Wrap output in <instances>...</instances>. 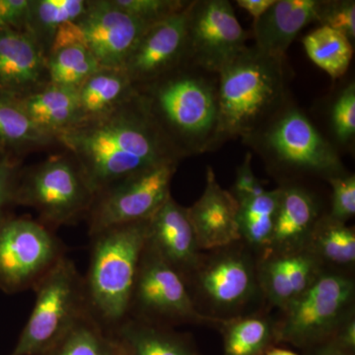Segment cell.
Returning <instances> with one entry per match:
<instances>
[{
	"label": "cell",
	"instance_id": "cell-1",
	"mask_svg": "<svg viewBox=\"0 0 355 355\" xmlns=\"http://www.w3.org/2000/svg\"><path fill=\"white\" fill-rule=\"evenodd\" d=\"M97 195L162 163L183 159L148 114L137 91L114 111L76 123L55 137Z\"/></svg>",
	"mask_w": 355,
	"mask_h": 355
},
{
	"label": "cell",
	"instance_id": "cell-2",
	"mask_svg": "<svg viewBox=\"0 0 355 355\" xmlns=\"http://www.w3.org/2000/svg\"><path fill=\"white\" fill-rule=\"evenodd\" d=\"M135 88L154 123L182 157L214 151L218 74L184 62Z\"/></svg>",
	"mask_w": 355,
	"mask_h": 355
},
{
	"label": "cell",
	"instance_id": "cell-3",
	"mask_svg": "<svg viewBox=\"0 0 355 355\" xmlns=\"http://www.w3.org/2000/svg\"><path fill=\"white\" fill-rule=\"evenodd\" d=\"M289 101L286 58L247 46L218 72V128L214 150L249 137Z\"/></svg>",
	"mask_w": 355,
	"mask_h": 355
},
{
	"label": "cell",
	"instance_id": "cell-4",
	"mask_svg": "<svg viewBox=\"0 0 355 355\" xmlns=\"http://www.w3.org/2000/svg\"><path fill=\"white\" fill-rule=\"evenodd\" d=\"M148 220L104 229L90 236L83 277L89 311L112 335L130 319L133 289L147 241Z\"/></svg>",
	"mask_w": 355,
	"mask_h": 355
},
{
	"label": "cell",
	"instance_id": "cell-5",
	"mask_svg": "<svg viewBox=\"0 0 355 355\" xmlns=\"http://www.w3.org/2000/svg\"><path fill=\"white\" fill-rule=\"evenodd\" d=\"M243 142L259 154L272 171L327 180L345 173L336 146L291 100Z\"/></svg>",
	"mask_w": 355,
	"mask_h": 355
},
{
	"label": "cell",
	"instance_id": "cell-6",
	"mask_svg": "<svg viewBox=\"0 0 355 355\" xmlns=\"http://www.w3.org/2000/svg\"><path fill=\"white\" fill-rule=\"evenodd\" d=\"M33 291L34 307L9 355H46L89 312L83 277L67 256Z\"/></svg>",
	"mask_w": 355,
	"mask_h": 355
},
{
	"label": "cell",
	"instance_id": "cell-7",
	"mask_svg": "<svg viewBox=\"0 0 355 355\" xmlns=\"http://www.w3.org/2000/svg\"><path fill=\"white\" fill-rule=\"evenodd\" d=\"M94 198L80 168L69 154L51 156L21 170L14 205L32 207L38 220L55 231L87 217Z\"/></svg>",
	"mask_w": 355,
	"mask_h": 355
},
{
	"label": "cell",
	"instance_id": "cell-8",
	"mask_svg": "<svg viewBox=\"0 0 355 355\" xmlns=\"http://www.w3.org/2000/svg\"><path fill=\"white\" fill-rule=\"evenodd\" d=\"M65 252L55 231L38 219L9 216L0 223V291L34 289Z\"/></svg>",
	"mask_w": 355,
	"mask_h": 355
},
{
	"label": "cell",
	"instance_id": "cell-9",
	"mask_svg": "<svg viewBox=\"0 0 355 355\" xmlns=\"http://www.w3.org/2000/svg\"><path fill=\"white\" fill-rule=\"evenodd\" d=\"M354 297V284L338 273H322L286 310V317L275 328V340L298 347L322 342L335 335L349 318Z\"/></svg>",
	"mask_w": 355,
	"mask_h": 355
},
{
	"label": "cell",
	"instance_id": "cell-10",
	"mask_svg": "<svg viewBox=\"0 0 355 355\" xmlns=\"http://www.w3.org/2000/svg\"><path fill=\"white\" fill-rule=\"evenodd\" d=\"M178 165L172 161L154 166L98 193L86 217L89 236L113 226L149 220L171 197Z\"/></svg>",
	"mask_w": 355,
	"mask_h": 355
},
{
	"label": "cell",
	"instance_id": "cell-11",
	"mask_svg": "<svg viewBox=\"0 0 355 355\" xmlns=\"http://www.w3.org/2000/svg\"><path fill=\"white\" fill-rule=\"evenodd\" d=\"M248 33L228 0H193L187 15L186 62L218 74L247 48Z\"/></svg>",
	"mask_w": 355,
	"mask_h": 355
},
{
	"label": "cell",
	"instance_id": "cell-12",
	"mask_svg": "<svg viewBox=\"0 0 355 355\" xmlns=\"http://www.w3.org/2000/svg\"><path fill=\"white\" fill-rule=\"evenodd\" d=\"M130 318L151 324L154 320L221 324L224 322L200 315L191 300L183 277L147 245L135 280Z\"/></svg>",
	"mask_w": 355,
	"mask_h": 355
},
{
	"label": "cell",
	"instance_id": "cell-13",
	"mask_svg": "<svg viewBox=\"0 0 355 355\" xmlns=\"http://www.w3.org/2000/svg\"><path fill=\"white\" fill-rule=\"evenodd\" d=\"M84 44L105 69H123L140 36L150 26L123 12L111 0H89L77 20Z\"/></svg>",
	"mask_w": 355,
	"mask_h": 355
},
{
	"label": "cell",
	"instance_id": "cell-14",
	"mask_svg": "<svg viewBox=\"0 0 355 355\" xmlns=\"http://www.w3.org/2000/svg\"><path fill=\"white\" fill-rule=\"evenodd\" d=\"M189 6L182 12L148 26L140 36L123 65L133 85L153 81L186 62Z\"/></svg>",
	"mask_w": 355,
	"mask_h": 355
},
{
	"label": "cell",
	"instance_id": "cell-15",
	"mask_svg": "<svg viewBox=\"0 0 355 355\" xmlns=\"http://www.w3.org/2000/svg\"><path fill=\"white\" fill-rule=\"evenodd\" d=\"M48 83L46 55L36 39L0 28V95L18 99Z\"/></svg>",
	"mask_w": 355,
	"mask_h": 355
},
{
	"label": "cell",
	"instance_id": "cell-16",
	"mask_svg": "<svg viewBox=\"0 0 355 355\" xmlns=\"http://www.w3.org/2000/svg\"><path fill=\"white\" fill-rule=\"evenodd\" d=\"M238 207L239 203L234 196L222 188L214 169L209 166L202 195L187 209L200 249L226 247L241 239Z\"/></svg>",
	"mask_w": 355,
	"mask_h": 355
},
{
	"label": "cell",
	"instance_id": "cell-17",
	"mask_svg": "<svg viewBox=\"0 0 355 355\" xmlns=\"http://www.w3.org/2000/svg\"><path fill=\"white\" fill-rule=\"evenodd\" d=\"M146 245L182 277L198 265L200 248L188 211L172 197L149 219Z\"/></svg>",
	"mask_w": 355,
	"mask_h": 355
},
{
	"label": "cell",
	"instance_id": "cell-18",
	"mask_svg": "<svg viewBox=\"0 0 355 355\" xmlns=\"http://www.w3.org/2000/svg\"><path fill=\"white\" fill-rule=\"evenodd\" d=\"M320 218L319 202L311 191L298 184L280 187L268 253L288 254L306 250Z\"/></svg>",
	"mask_w": 355,
	"mask_h": 355
},
{
	"label": "cell",
	"instance_id": "cell-19",
	"mask_svg": "<svg viewBox=\"0 0 355 355\" xmlns=\"http://www.w3.org/2000/svg\"><path fill=\"white\" fill-rule=\"evenodd\" d=\"M322 0H275L254 21V46L270 57L286 58V51L306 26L318 22Z\"/></svg>",
	"mask_w": 355,
	"mask_h": 355
},
{
	"label": "cell",
	"instance_id": "cell-20",
	"mask_svg": "<svg viewBox=\"0 0 355 355\" xmlns=\"http://www.w3.org/2000/svg\"><path fill=\"white\" fill-rule=\"evenodd\" d=\"M320 261L307 250L266 254L259 270V280L266 297L273 305L286 310L321 275Z\"/></svg>",
	"mask_w": 355,
	"mask_h": 355
},
{
	"label": "cell",
	"instance_id": "cell-21",
	"mask_svg": "<svg viewBox=\"0 0 355 355\" xmlns=\"http://www.w3.org/2000/svg\"><path fill=\"white\" fill-rule=\"evenodd\" d=\"M15 100L33 125L55 140L80 121L78 94L74 89L48 83Z\"/></svg>",
	"mask_w": 355,
	"mask_h": 355
},
{
	"label": "cell",
	"instance_id": "cell-22",
	"mask_svg": "<svg viewBox=\"0 0 355 355\" xmlns=\"http://www.w3.org/2000/svg\"><path fill=\"white\" fill-rule=\"evenodd\" d=\"M253 268L240 254H227L212 261L200 273V288L216 306L235 307L254 291Z\"/></svg>",
	"mask_w": 355,
	"mask_h": 355
},
{
	"label": "cell",
	"instance_id": "cell-23",
	"mask_svg": "<svg viewBox=\"0 0 355 355\" xmlns=\"http://www.w3.org/2000/svg\"><path fill=\"white\" fill-rule=\"evenodd\" d=\"M80 121L114 111L135 94V88L123 69L102 67L77 90Z\"/></svg>",
	"mask_w": 355,
	"mask_h": 355
},
{
	"label": "cell",
	"instance_id": "cell-24",
	"mask_svg": "<svg viewBox=\"0 0 355 355\" xmlns=\"http://www.w3.org/2000/svg\"><path fill=\"white\" fill-rule=\"evenodd\" d=\"M123 355H198L181 336L160 324L130 318L114 333Z\"/></svg>",
	"mask_w": 355,
	"mask_h": 355
},
{
	"label": "cell",
	"instance_id": "cell-25",
	"mask_svg": "<svg viewBox=\"0 0 355 355\" xmlns=\"http://www.w3.org/2000/svg\"><path fill=\"white\" fill-rule=\"evenodd\" d=\"M55 142L33 125L14 98L0 95V153L19 158L20 154Z\"/></svg>",
	"mask_w": 355,
	"mask_h": 355
},
{
	"label": "cell",
	"instance_id": "cell-26",
	"mask_svg": "<svg viewBox=\"0 0 355 355\" xmlns=\"http://www.w3.org/2000/svg\"><path fill=\"white\" fill-rule=\"evenodd\" d=\"M88 0H31L25 31L32 35L48 55L58 28L80 19Z\"/></svg>",
	"mask_w": 355,
	"mask_h": 355
},
{
	"label": "cell",
	"instance_id": "cell-27",
	"mask_svg": "<svg viewBox=\"0 0 355 355\" xmlns=\"http://www.w3.org/2000/svg\"><path fill=\"white\" fill-rule=\"evenodd\" d=\"M280 197V187L258 197L238 202L237 221L241 238L259 249L268 250Z\"/></svg>",
	"mask_w": 355,
	"mask_h": 355
},
{
	"label": "cell",
	"instance_id": "cell-28",
	"mask_svg": "<svg viewBox=\"0 0 355 355\" xmlns=\"http://www.w3.org/2000/svg\"><path fill=\"white\" fill-rule=\"evenodd\" d=\"M306 53L317 67L336 80L347 73L354 48L342 33L320 26L303 39Z\"/></svg>",
	"mask_w": 355,
	"mask_h": 355
},
{
	"label": "cell",
	"instance_id": "cell-29",
	"mask_svg": "<svg viewBox=\"0 0 355 355\" xmlns=\"http://www.w3.org/2000/svg\"><path fill=\"white\" fill-rule=\"evenodd\" d=\"M46 69L49 83L78 90L89 77L102 67L87 46L69 44L49 51Z\"/></svg>",
	"mask_w": 355,
	"mask_h": 355
},
{
	"label": "cell",
	"instance_id": "cell-30",
	"mask_svg": "<svg viewBox=\"0 0 355 355\" xmlns=\"http://www.w3.org/2000/svg\"><path fill=\"white\" fill-rule=\"evenodd\" d=\"M46 355H121L114 335L86 313Z\"/></svg>",
	"mask_w": 355,
	"mask_h": 355
},
{
	"label": "cell",
	"instance_id": "cell-31",
	"mask_svg": "<svg viewBox=\"0 0 355 355\" xmlns=\"http://www.w3.org/2000/svg\"><path fill=\"white\" fill-rule=\"evenodd\" d=\"M306 250L335 265H352L355 261V232L345 223L321 217L315 226Z\"/></svg>",
	"mask_w": 355,
	"mask_h": 355
},
{
	"label": "cell",
	"instance_id": "cell-32",
	"mask_svg": "<svg viewBox=\"0 0 355 355\" xmlns=\"http://www.w3.org/2000/svg\"><path fill=\"white\" fill-rule=\"evenodd\" d=\"M222 326L224 355H261L275 340V329L265 318L225 320Z\"/></svg>",
	"mask_w": 355,
	"mask_h": 355
},
{
	"label": "cell",
	"instance_id": "cell-33",
	"mask_svg": "<svg viewBox=\"0 0 355 355\" xmlns=\"http://www.w3.org/2000/svg\"><path fill=\"white\" fill-rule=\"evenodd\" d=\"M331 132L336 144L350 147L355 139V84L349 85L338 93L330 112Z\"/></svg>",
	"mask_w": 355,
	"mask_h": 355
},
{
	"label": "cell",
	"instance_id": "cell-34",
	"mask_svg": "<svg viewBox=\"0 0 355 355\" xmlns=\"http://www.w3.org/2000/svg\"><path fill=\"white\" fill-rule=\"evenodd\" d=\"M111 2L123 12L149 25L182 12L190 4V1L184 0H111Z\"/></svg>",
	"mask_w": 355,
	"mask_h": 355
},
{
	"label": "cell",
	"instance_id": "cell-35",
	"mask_svg": "<svg viewBox=\"0 0 355 355\" xmlns=\"http://www.w3.org/2000/svg\"><path fill=\"white\" fill-rule=\"evenodd\" d=\"M318 23L342 33L350 42L355 39V1L322 0Z\"/></svg>",
	"mask_w": 355,
	"mask_h": 355
},
{
	"label": "cell",
	"instance_id": "cell-36",
	"mask_svg": "<svg viewBox=\"0 0 355 355\" xmlns=\"http://www.w3.org/2000/svg\"><path fill=\"white\" fill-rule=\"evenodd\" d=\"M331 184V210L330 216L334 220L345 223L355 214L354 175L343 173L328 180Z\"/></svg>",
	"mask_w": 355,
	"mask_h": 355
},
{
	"label": "cell",
	"instance_id": "cell-37",
	"mask_svg": "<svg viewBox=\"0 0 355 355\" xmlns=\"http://www.w3.org/2000/svg\"><path fill=\"white\" fill-rule=\"evenodd\" d=\"M20 171L19 158L4 156L0 160V223L9 216L7 210L14 205L16 183Z\"/></svg>",
	"mask_w": 355,
	"mask_h": 355
},
{
	"label": "cell",
	"instance_id": "cell-38",
	"mask_svg": "<svg viewBox=\"0 0 355 355\" xmlns=\"http://www.w3.org/2000/svg\"><path fill=\"white\" fill-rule=\"evenodd\" d=\"M266 191L263 182L254 176L252 169V154L247 153L242 164L238 167L231 193L237 202H241L247 198L258 197Z\"/></svg>",
	"mask_w": 355,
	"mask_h": 355
},
{
	"label": "cell",
	"instance_id": "cell-39",
	"mask_svg": "<svg viewBox=\"0 0 355 355\" xmlns=\"http://www.w3.org/2000/svg\"><path fill=\"white\" fill-rule=\"evenodd\" d=\"M31 0H0V28L25 31Z\"/></svg>",
	"mask_w": 355,
	"mask_h": 355
},
{
	"label": "cell",
	"instance_id": "cell-40",
	"mask_svg": "<svg viewBox=\"0 0 355 355\" xmlns=\"http://www.w3.org/2000/svg\"><path fill=\"white\" fill-rule=\"evenodd\" d=\"M336 340L334 345L345 352L352 354L355 347V322L352 318H349L336 331Z\"/></svg>",
	"mask_w": 355,
	"mask_h": 355
},
{
	"label": "cell",
	"instance_id": "cell-41",
	"mask_svg": "<svg viewBox=\"0 0 355 355\" xmlns=\"http://www.w3.org/2000/svg\"><path fill=\"white\" fill-rule=\"evenodd\" d=\"M275 0H237L236 3L246 10L254 21L261 18L275 4Z\"/></svg>",
	"mask_w": 355,
	"mask_h": 355
},
{
	"label": "cell",
	"instance_id": "cell-42",
	"mask_svg": "<svg viewBox=\"0 0 355 355\" xmlns=\"http://www.w3.org/2000/svg\"><path fill=\"white\" fill-rule=\"evenodd\" d=\"M313 355H352L349 352H345L340 347H336L333 343L324 345L321 349H318Z\"/></svg>",
	"mask_w": 355,
	"mask_h": 355
},
{
	"label": "cell",
	"instance_id": "cell-43",
	"mask_svg": "<svg viewBox=\"0 0 355 355\" xmlns=\"http://www.w3.org/2000/svg\"><path fill=\"white\" fill-rule=\"evenodd\" d=\"M266 355H297L291 350L282 349H270L266 352Z\"/></svg>",
	"mask_w": 355,
	"mask_h": 355
},
{
	"label": "cell",
	"instance_id": "cell-44",
	"mask_svg": "<svg viewBox=\"0 0 355 355\" xmlns=\"http://www.w3.org/2000/svg\"><path fill=\"white\" fill-rule=\"evenodd\" d=\"M3 157H4L3 154L0 153V160H1V159Z\"/></svg>",
	"mask_w": 355,
	"mask_h": 355
}]
</instances>
